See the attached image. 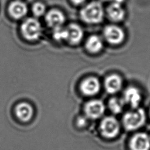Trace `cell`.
<instances>
[{
    "instance_id": "obj_7",
    "label": "cell",
    "mask_w": 150,
    "mask_h": 150,
    "mask_svg": "<svg viewBox=\"0 0 150 150\" xmlns=\"http://www.w3.org/2000/svg\"><path fill=\"white\" fill-rule=\"evenodd\" d=\"M33 114L32 107L28 103H18L14 107L15 117L21 121L27 122L31 119Z\"/></svg>"
},
{
    "instance_id": "obj_16",
    "label": "cell",
    "mask_w": 150,
    "mask_h": 150,
    "mask_svg": "<svg viewBox=\"0 0 150 150\" xmlns=\"http://www.w3.org/2000/svg\"><path fill=\"white\" fill-rule=\"evenodd\" d=\"M103 47V43L101 39L97 35L90 36L86 42L87 50L91 53H97L100 52Z\"/></svg>"
},
{
    "instance_id": "obj_5",
    "label": "cell",
    "mask_w": 150,
    "mask_h": 150,
    "mask_svg": "<svg viewBox=\"0 0 150 150\" xmlns=\"http://www.w3.org/2000/svg\"><path fill=\"white\" fill-rule=\"evenodd\" d=\"M103 35L106 40L112 45L120 44L124 39V32L122 29L113 25H107L104 29Z\"/></svg>"
},
{
    "instance_id": "obj_9",
    "label": "cell",
    "mask_w": 150,
    "mask_h": 150,
    "mask_svg": "<svg viewBox=\"0 0 150 150\" xmlns=\"http://www.w3.org/2000/svg\"><path fill=\"white\" fill-rule=\"evenodd\" d=\"M100 88V84L96 77H88L84 79L81 85L80 89L82 93L87 96H93L97 94Z\"/></svg>"
},
{
    "instance_id": "obj_3",
    "label": "cell",
    "mask_w": 150,
    "mask_h": 150,
    "mask_svg": "<svg viewBox=\"0 0 150 150\" xmlns=\"http://www.w3.org/2000/svg\"><path fill=\"white\" fill-rule=\"evenodd\" d=\"M146 114L142 108L126 113L123 118L125 127L128 130H135L142 127L146 121Z\"/></svg>"
},
{
    "instance_id": "obj_17",
    "label": "cell",
    "mask_w": 150,
    "mask_h": 150,
    "mask_svg": "<svg viewBox=\"0 0 150 150\" xmlns=\"http://www.w3.org/2000/svg\"><path fill=\"white\" fill-rule=\"evenodd\" d=\"M124 101L117 98H112L108 103V106L111 111L114 114H118L121 112L123 106Z\"/></svg>"
},
{
    "instance_id": "obj_19",
    "label": "cell",
    "mask_w": 150,
    "mask_h": 150,
    "mask_svg": "<svg viewBox=\"0 0 150 150\" xmlns=\"http://www.w3.org/2000/svg\"><path fill=\"white\" fill-rule=\"evenodd\" d=\"M32 11L35 16L39 17L44 15L46 12V7L42 3L36 2L33 5Z\"/></svg>"
},
{
    "instance_id": "obj_20",
    "label": "cell",
    "mask_w": 150,
    "mask_h": 150,
    "mask_svg": "<svg viewBox=\"0 0 150 150\" xmlns=\"http://www.w3.org/2000/svg\"><path fill=\"white\" fill-rule=\"evenodd\" d=\"M71 1L74 4H76V5L82 4L86 1V0H71Z\"/></svg>"
},
{
    "instance_id": "obj_10",
    "label": "cell",
    "mask_w": 150,
    "mask_h": 150,
    "mask_svg": "<svg viewBox=\"0 0 150 150\" xmlns=\"http://www.w3.org/2000/svg\"><path fill=\"white\" fill-rule=\"evenodd\" d=\"M45 20L49 26L55 28L62 26L65 22V17L61 11L52 9L46 14Z\"/></svg>"
},
{
    "instance_id": "obj_15",
    "label": "cell",
    "mask_w": 150,
    "mask_h": 150,
    "mask_svg": "<svg viewBox=\"0 0 150 150\" xmlns=\"http://www.w3.org/2000/svg\"><path fill=\"white\" fill-rule=\"evenodd\" d=\"M107 12L109 18L113 21L119 22L124 18L125 11L120 4L111 3L107 8Z\"/></svg>"
},
{
    "instance_id": "obj_4",
    "label": "cell",
    "mask_w": 150,
    "mask_h": 150,
    "mask_svg": "<svg viewBox=\"0 0 150 150\" xmlns=\"http://www.w3.org/2000/svg\"><path fill=\"white\" fill-rule=\"evenodd\" d=\"M100 130L103 135L108 138H112L117 135L120 131L118 121L113 117L104 118L100 124Z\"/></svg>"
},
{
    "instance_id": "obj_13",
    "label": "cell",
    "mask_w": 150,
    "mask_h": 150,
    "mask_svg": "<svg viewBox=\"0 0 150 150\" xmlns=\"http://www.w3.org/2000/svg\"><path fill=\"white\" fill-rule=\"evenodd\" d=\"M68 32L67 41L71 44H77L83 37V32L81 28L75 23L70 24L67 27Z\"/></svg>"
},
{
    "instance_id": "obj_18",
    "label": "cell",
    "mask_w": 150,
    "mask_h": 150,
    "mask_svg": "<svg viewBox=\"0 0 150 150\" xmlns=\"http://www.w3.org/2000/svg\"><path fill=\"white\" fill-rule=\"evenodd\" d=\"M53 38L58 41L67 40L68 36L67 28H63L62 26L53 28Z\"/></svg>"
},
{
    "instance_id": "obj_12",
    "label": "cell",
    "mask_w": 150,
    "mask_h": 150,
    "mask_svg": "<svg viewBox=\"0 0 150 150\" xmlns=\"http://www.w3.org/2000/svg\"><path fill=\"white\" fill-rule=\"evenodd\" d=\"M142 99L140 91L136 87H129L124 92V101L133 108H137Z\"/></svg>"
},
{
    "instance_id": "obj_14",
    "label": "cell",
    "mask_w": 150,
    "mask_h": 150,
    "mask_svg": "<svg viewBox=\"0 0 150 150\" xmlns=\"http://www.w3.org/2000/svg\"><path fill=\"white\" fill-rule=\"evenodd\" d=\"M122 79L117 74H111L108 76L105 81V87L108 93H115L122 87Z\"/></svg>"
},
{
    "instance_id": "obj_21",
    "label": "cell",
    "mask_w": 150,
    "mask_h": 150,
    "mask_svg": "<svg viewBox=\"0 0 150 150\" xmlns=\"http://www.w3.org/2000/svg\"><path fill=\"white\" fill-rule=\"evenodd\" d=\"M103 1H111V2L113 1V0H103Z\"/></svg>"
},
{
    "instance_id": "obj_1",
    "label": "cell",
    "mask_w": 150,
    "mask_h": 150,
    "mask_svg": "<svg viewBox=\"0 0 150 150\" xmlns=\"http://www.w3.org/2000/svg\"><path fill=\"white\" fill-rule=\"evenodd\" d=\"M104 9L98 2H92L86 5L81 11V18L88 23L101 22L104 17Z\"/></svg>"
},
{
    "instance_id": "obj_2",
    "label": "cell",
    "mask_w": 150,
    "mask_h": 150,
    "mask_svg": "<svg viewBox=\"0 0 150 150\" xmlns=\"http://www.w3.org/2000/svg\"><path fill=\"white\" fill-rule=\"evenodd\" d=\"M23 37L30 41L37 40L42 33V26L39 22L35 18H27L23 21L21 27Z\"/></svg>"
},
{
    "instance_id": "obj_11",
    "label": "cell",
    "mask_w": 150,
    "mask_h": 150,
    "mask_svg": "<svg viewBox=\"0 0 150 150\" xmlns=\"http://www.w3.org/2000/svg\"><path fill=\"white\" fill-rule=\"evenodd\" d=\"M8 10L12 18L19 19L26 15L28 8L24 2L19 0H15L10 4Z\"/></svg>"
},
{
    "instance_id": "obj_6",
    "label": "cell",
    "mask_w": 150,
    "mask_h": 150,
    "mask_svg": "<svg viewBox=\"0 0 150 150\" xmlns=\"http://www.w3.org/2000/svg\"><path fill=\"white\" fill-rule=\"evenodd\" d=\"M131 150H150V138L144 132L136 134L130 141Z\"/></svg>"
},
{
    "instance_id": "obj_8",
    "label": "cell",
    "mask_w": 150,
    "mask_h": 150,
    "mask_svg": "<svg viewBox=\"0 0 150 150\" xmlns=\"http://www.w3.org/2000/svg\"><path fill=\"white\" fill-rule=\"evenodd\" d=\"M105 107L100 100H94L87 103L85 107V112L87 115L95 119L100 117L104 113Z\"/></svg>"
}]
</instances>
